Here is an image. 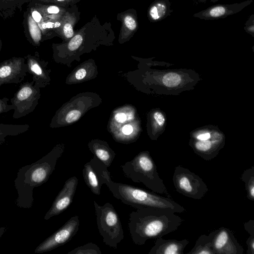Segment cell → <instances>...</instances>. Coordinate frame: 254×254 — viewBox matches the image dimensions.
<instances>
[{
    "label": "cell",
    "instance_id": "1",
    "mask_svg": "<svg viewBox=\"0 0 254 254\" xmlns=\"http://www.w3.org/2000/svg\"><path fill=\"white\" fill-rule=\"evenodd\" d=\"M101 184L107 186L113 195L123 203L136 209L151 207L171 210L175 213L185 212V208L172 198L164 197L137 187L114 182L107 167L94 156L90 161Z\"/></svg>",
    "mask_w": 254,
    "mask_h": 254
},
{
    "label": "cell",
    "instance_id": "2",
    "mask_svg": "<svg viewBox=\"0 0 254 254\" xmlns=\"http://www.w3.org/2000/svg\"><path fill=\"white\" fill-rule=\"evenodd\" d=\"M183 221L171 210L146 207L129 214L128 226L133 243L141 246L176 231Z\"/></svg>",
    "mask_w": 254,
    "mask_h": 254
},
{
    "label": "cell",
    "instance_id": "3",
    "mask_svg": "<svg viewBox=\"0 0 254 254\" xmlns=\"http://www.w3.org/2000/svg\"><path fill=\"white\" fill-rule=\"evenodd\" d=\"M63 151L62 147H56L36 162L19 169L14 180V186L18 194L15 203L17 207L21 208L32 207L33 189L49 180Z\"/></svg>",
    "mask_w": 254,
    "mask_h": 254
},
{
    "label": "cell",
    "instance_id": "4",
    "mask_svg": "<svg viewBox=\"0 0 254 254\" xmlns=\"http://www.w3.org/2000/svg\"><path fill=\"white\" fill-rule=\"evenodd\" d=\"M121 167L124 176L134 183H141L152 191L172 198L148 151L140 152Z\"/></svg>",
    "mask_w": 254,
    "mask_h": 254
},
{
    "label": "cell",
    "instance_id": "5",
    "mask_svg": "<svg viewBox=\"0 0 254 254\" xmlns=\"http://www.w3.org/2000/svg\"><path fill=\"white\" fill-rule=\"evenodd\" d=\"M97 228L107 246L117 249L118 244L124 238V231L118 214L113 205L107 202L102 206L93 201Z\"/></svg>",
    "mask_w": 254,
    "mask_h": 254
},
{
    "label": "cell",
    "instance_id": "6",
    "mask_svg": "<svg viewBox=\"0 0 254 254\" xmlns=\"http://www.w3.org/2000/svg\"><path fill=\"white\" fill-rule=\"evenodd\" d=\"M173 182L178 192L190 198L201 199L208 191L201 178L181 165L175 168Z\"/></svg>",
    "mask_w": 254,
    "mask_h": 254
},
{
    "label": "cell",
    "instance_id": "7",
    "mask_svg": "<svg viewBox=\"0 0 254 254\" xmlns=\"http://www.w3.org/2000/svg\"><path fill=\"white\" fill-rule=\"evenodd\" d=\"M40 96V88L34 86V81H26L20 84L10 101L13 107V118L19 119L32 112Z\"/></svg>",
    "mask_w": 254,
    "mask_h": 254
},
{
    "label": "cell",
    "instance_id": "8",
    "mask_svg": "<svg viewBox=\"0 0 254 254\" xmlns=\"http://www.w3.org/2000/svg\"><path fill=\"white\" fill-rule=\"evenodd\" d=\"M79 227V216L71 217L64 225L42 242L35 249L34 253L41 254L62 246L76 234Z\"/></svg>",
    "mask_w": 254,
    "mask_h": 254
},
{
    "label": "cell",
    "instance_id": "9",
    "mask_svg": "<svg viewBox=\"0 0 254 254\" xmlns=\"http://www.w3.org/2000/svg\"><path fill=\"white\" fill-rule=\"evenodd\" d=\"M25 59L13 57L0 63V87L5 84H18L27 75Z\"/></svg>",
    "mask_w": 254,
    "mask_h": 254
},
{
    "label": "cell",
    "instance_id": "10",
    "mask_svg": "<svg viewBox=\"0 0 254 254\" xmlns=\"http://www.w3.org/2000/svg\"><path fill=\"white\" fill-rule=\"evenodd\" d=\"M212 248L215 254H243L244 252L233 232L223 226L215 230Z\"/></svg>",
    "mask_w": 254,
    "mask_h": 254
},
{
    "label": "cell",
    "instance_id": "11",
    "mask_svg": "<svg viewBox=\"0 0 254 254\" xmlns=\"http://www.w3.org/2000/svg\"><path fill=\"white\" fill-rule=\"evenodd\" d=\"M78 182L75 176L68 178L64 183L62 190L57 195L44 219L49 220L51 217L60 214L72 203Z\"/></svg>",
    "mask_w": 254,
    "mask_h": 254
},
{
    "label": "cell",
    "instance_id": "12",
    "mask_svg": "<svg viewBox=\"0 0 254 254\" xmlns=\"http://www.w3.org/2000/svg\"><path fill=\"white\" fill-rule=\"evenodd\" d=\"M253 1V0H247L240 3L213 5L194 13L193 16L205 20L224 18L240 12Z\"/></svg>",
    "mask_w": 254,
    "mask_h": 254
},
{
    "label": "cell",
    "instance_id": "13",
    "mask_svg": "<svg viewBox=\"0 0 254 254\" xmlns=\"http://www.w3.org/2000/svg\"><path fill=\"white\" fill-rule=\"evenodd\" d=\"M224 140L222 137L217 136L206 140H194L191 146L198 156L205 160L214 159L219 150L224 146Z\"/></svg>",
    "mask_w": 254,
    "mask_h": 254
},
{
    "label": "cell",
    "instance_id": "14",
    "mask_svg": "<svg viewBox=\"0 0 254 254\" xmlns=\"http://www.w3.org/2000/svg\"><path fill=\"white\" fill-rule=\"evenodd\" d=\"M27 65V72L32 75L34 85L37 87H43L47 82V71L46 64L41 61L38 55H28L24 57Z\"/></svg>",
    "mask_w": 254,
    "mask_h": 254
},
{
    "label": "cell",
    "instance_id": "15",
    "mask_svg": "<svg viewBox=\"0 0 254 254\" xmlns=\"http://www.w3.org/2000/svg\"><path fill=\"white\" fill-rule=\"evenodd\" d=\"M189 243L186 239L179 241L158 238L156 239L148 254H184V249Z\"/></svg>",
    "mask_w": 254,
    "mask_h": 254
},
{
    "label": "cell",
    "instance_id": "16",
    "mask_svg": "<svg viewBox=\"0 0 254 254\" xmlns=\"http://www.w3.org/2000/svg\"><path fill=\"white\" fill-rule=\"evenodd\" d=\"M172 12L169 0H156L149 8L148 17L152 22H158L170 16Z\"/></svg>",
    "mask_w": 254,
    "mask_h": 254
},
{
    "label": "cell",
    "instance_id": "17",
    "mask_svg": "<svg viewBox=\"0 0 254 254\" xmlns=\"http://www.w3.org/2000/svg\"><path fill=\"white\" fill-rule=\"evenodd\" d=\"M82 175L86 185L91 191L96 195H100L102 185L90 161L84 164Z\"/></svg>",
    "mask_w": 254,
    "mask_h": 254
},
{
    "label": "cell",
    "instance_id": "18",
    "mask_svg": "<svg viewBox=\"0 0 254 254\" xmlns=\"http://www.w3.org/2000/svg\"><path fill=\"white\" fill-rule=\"evenodd\" d=\"M215 230L208 235L202 234L196 240L194 247L187 254H215L212 248Z\"/></svg>",
    "mask_w": 254,
    "mask_h": 254
},
{
    "label": "cell",
    "instance_id": "19",
    "mask_svg": "<svg viewBox=\"0 0 254 254\" xmlns=\"http://www.w3.org/2000/svg\"><path fill=\"white\" fill-rule=\"evenodd\" d=\"M91 150L97 158L101 161L107 168L112 163L115 154L105 144L94 143L91 145Z\"/></svg>",
    "mask_w": 254,
    "mask_h": 254
},
{
    "label": "cell",
    "instance_id": "20",
    "mask_svg": "<svg viewBox=\"0 0 254 254\" xmlns=\"http://www.w3.org/2000/svg\"><path fill=\"white\" fill-rule=\"evenodd\" d=\"M29 125L0 124V145L4 143L8 136H16L27 131Z\"/></svg>",
    "mask_w": 254,
    "mask_h": 254
},
{
    "label": "cell",
    "instance_id": "21",
    "mask_svg": "<svg viewBox=\"0 0 254 254\" xmlns=\"http://www.w3.org/2000/svg\"><path fill=\"white\" fill-rule=\"evenodd\" d=\"M242 181L245 183L247 198L254 200V166L245 170L241 176Z\"/></svg>",
    "mask_w": 254,
    "mask_h": 254
},
{
    "label": "cell",
    "instance_id": "22",
    "mask_svg": "<svg viewBox=\"0 0 254 254\" xmlns=\"http://www.w3.org/2000/svg\"><path fill=\"white\" fill-rule=\"evenodd\" d=\"M99 247L95 244L90 242L78 247L67 253V254H101Z\"/></svg>",
    "mask_w": 254,
    "mask_h": 254
},
{
    "label": "cell",
    "instance_id": "23",
    "mask_svg": "<svg viewBox=\"0 0 254 254\" xmlns=\"http://www.w3.org/2000/svg\"><path fill=\"white\" fill-rule=\"evenodd\" d=\"M35 22L33 18L31 17H29L28 26L30 36L33 42L35 44H38L41 40V34L40 30Z\"/></svg>",
    "mask_w": 254,
    "mask_h": 254
},
{
    "label": "cell",
    "instance_id": "24",
    "mask_svg": "<svg viewBox=\"0 0 254 254\" xmlns=\"http://www.w3.org/2000/svg\"><path fill=\"white\" fill-rule=\"evenodd\" d=\"M181 76L176 73H168L162 78L163 83L168 87H174L179 85L181 82Z\"/></svg>",
    "mask_w": 254,
    "mask_h": 254
},
{
    "label": "cell",
    "instance_id": "25",
    "mask_svg": "<svg viewBox=\"0 0 254 254\" xmlns=\"http://www.w3.org/2000/svg\"><path fill=\"white\" fill-rule=\"evenodd\" d=\"M82 37L80 35H76L70 41L68 48L70 51H74L77 49L82 42Z\"/></svg>",
    "mask_w": 254,
    "mask_h": 254
},
{
    "label": "cell",
    "instance_id": "26",
    "mask_svg": "<svg viewBox=\"0 0 254 254\" xmlns=\"http://www.w3.org/2000/svg\"><path fill=\"white\" fill-rule=\"evenodd\" d=\"M244 27L245 31L254 37V14H251L246 21Z\"/></svg>",
    "mask_w": 254,
    "mask_h": 254
},
{
    "label": "cell",
    "instance_id": "27",
    "mask_svg": "<svg viewBox=\"0 0 254 254\" xmlns=\"http://www.w3.org/2000/svg\"><path fill=\"white\" fill-rule=\"evenodd\" d=\"M8 98L6 97L0 99V114L13 110V106L8 104Z\"/></svg>",
    "mask_w": 254,
    "mask_h": 254
},
{
    "label": "cell",
    "instance_id": "28",
    "mask_svg": "<svg viewBox=\"0 0 254 254\" xmlns=\"http://www.w3.org/2000/svg\"><path fill=\"white\" fill-rule=\"evenodd\" d=\"M81 112L77 110H73L69 111L66 116L65 121L68 123H73L80 117Z\"/></svg>",
    "mask_w": 254,
    "mask_h": 254
},
{
    "label": "cell",
    "instance_id": "29",
    "mask_svg": "<svg viewBox=\"0 0 254 254\" xmlns=\"http://www.w3.org/2000/svg\"><path fill=\"white\" fill-rule=\"evenodd\" d=\"M125 23L128 29L133 30L137 26L136 22L134 19L130 16H127L125 18Z\"/></svg>",
    "mask_w": 254,
    "mask_h": 254
},
{
    "label": "cell",
    "instance_id": "30",
    "mask_svg": "<svg viewBox=\"0 0 254 254\" xmlns=\"http://www.w3.org/2000/svg\"><path fill=\"white\" fill-rule=\"evenodd\" d=\"M248 246L247 254H254V235H250L246 241Z\"/></svg>",
    "mask_w": 254,
    "mask_h": 254
},
{
    "label": "cell",
    "instance_id": "31",
    "mask_svg": "<svg viewBox=\"0 0 254 254\" xmlns=\"http://www.w3.org/2000/svg\"><path fill=\"white\" fill-rule=\"evenodd\" d=\"M244 228L250 235H254V221L250 220L244 223Z\"/></svg>",
    "mask_w": 254,
    "mask_h": 254
},
{
    "label": "cell",
    "instance_id": "32",
    "mask_svg": "<svg viewBox=\"0 0 254 254\" xmlns=\"http://www.w3.org/2000/svg\"><path fill=\"white\" fill-rule=\"evenodd\" d=\"M154 119L159 126L162 127L164 125L165 119L164 116L161 112H155L154 114Z\"/></svg>",
    "mask_w": 254,
    "mask_h": 254
},
{
    "label": "cell",
    "instance_id": "33",
    "mask_svg": "<svg viewBox=\"0 0 254 254\" xmlns=\"http://www.w3.org/2000/svg\"><path fill=\"white\" fill-rule=\"evenodd\" d=\"M64 32L66 38H69L73 35L72 27L70 23H66L64 26Z\"/></svg>",
    "mask_w": 254,
    "mask_h": 254
},
{
    "label": "cell",
    "instance_id": "34",
    "mask_svg": "<svg viewBox=\"0 0 254 254\" xmlns=\"http://www.w3.org/2000/svg\"><path fill=\"white\" fill-rule=\"evenodd\" d=\"M211 137V134L209 132H205L198 134L196 136L197 140H206Z\"/></svg>",
    "mask_w": 254,
    "mask_h": 254
},
{
    "label": "cell",
    "instance_id": "35",
    "mask_svg": "<svg viewBox=\"0 0 254 254\" xmlns=\"http://www.w3.org/2000/svg\"><path fill=\"white\" fill-rule=\"evenodd\" d=\"M115 120L119 123H124L127 119V115L124 113H118L115 116Z\"/></svg>",
    "mask_w": 254,
    "mask_h": 254
},
{
    "label": "cell",
    "instance_id": "36",
    "mask_svg": "<svg viewBox=\"0 0 254 254\" xmlns=\"http://www.w3.org/2000/svg\"><path fill=\"white\" fill-rule=\"evenodd\" d=\"M122 130L125 135H128L132 132L133 127L130 125H127L123 127Z\"/></svg>",
    "mask_w": 254,
    "mask_h": 254
},
{
    "label": "cell",
    "instance_id": "37",
    "mask_svg": "<svg viewBox=\"0 0 254 254\" xmlns=\"http://www.w3.org/2000/svg\"><path fill=\"white\" fill-rule=\"evenodd\" d=\"M86 74V71L83 69L81 68L77 71L75 73V78L77 80H81L83 79Z\"/></svg>",
    "mask_w": 254,
    "mask_h": 254
},
{
    "label": "cell",
    "instance_id": "38",
    "mask_svg": "<svg viewBox=\"0 0 254 254\" xmlns=\"http://www.w3.org/2000/svg\"><path fill=\"white\" fill-rule=\"evenodd\" d=\"M61 24L60 23L57 22H48L45 24H43L42 25V27L43 28H55V27H58L60 26Z\"/></svg>",
    "mask_w": 254,
    "mask_h": 254
},
{
    "label": "cell",
    "instance_id": "39",
    "mask_svg": "<svg viewBox=\"0 0 254 254\" xmlns=\"http://www.w3.org/2000/svg\"><path fill=\"white\" fill-rule=\"evenodd\" d=\"M32 16L36 22H39L41 19V15L37 11H33Z\"/></svg>",
    "mask_w": 254,
    "mask_h": 254
},
{
    "label": "cell",
    "instance_id": "40",
    "mask_svg": "<svg viewBox=\"0 0 254 254\" xmlns=\"http://www.w3.org/2000/svg\"><path fill=\"white\" fill-rule=\"evenodd\" d=\"M59 10V8L56 6H51L47 9V11L49 13H58Z\"/></svg>",
    "mask_w": 254,
    "mask_h": 254
},
{
    "label": "cell",
    "instance_id": "41",
    "mask_svg": "<svg viewBox=\"0 0 254 254\" xmlns=\"http://www.w3.org/2000/svg\"><path fill=\"white\" fill-rule=\"evenodd\" d=\"M6 227L4 226L0 227V238L4 234L6 231Z\"/></svg>",
    "mask_w": 254,
    "mask_h": 254
},
{
    "label": "cell",
    "instance_id": "42",
    "mask_svg": "<svg viewBox=\"0 0 254 254\" xmlns=\"http://www.w3.org/2000/svg\"><path fill=\"white\" fill-rule=\"evenodd\" d=\"M219 0H198V1L200 2H205L206 1H210L212 2H216Z\"/></svg>",
    "mask_w": 254,
    "mask_h": 254
},
{
    "label": "cell",
    "instance_id": "43",
    "mask_svg": "<svg viewBox=\"0 0 254 254\" xmlns=\"http://www.w3.org/2000/svg\"><path fill=\"white\" fill-rule=\"evenodd\" d=\"M58 0V1H63L64 0Z\"/></svg>",
    "mask_w": 254,
    "mask_h": 254
},
{
    "label": "cell",
    "instance_id": "44",
    "mask_svg": "<svg viewBox=\"0 0 254 254\" xmlns=\"http://www.w3.org/2000/svg\"><path fill=\"white\" fill-rule=\"evenodd\" d=\"M0 48H1V45H0Z\"/></svg>",
    "mask_w": 254,
    "mask_h": 254
}]
</instances>
